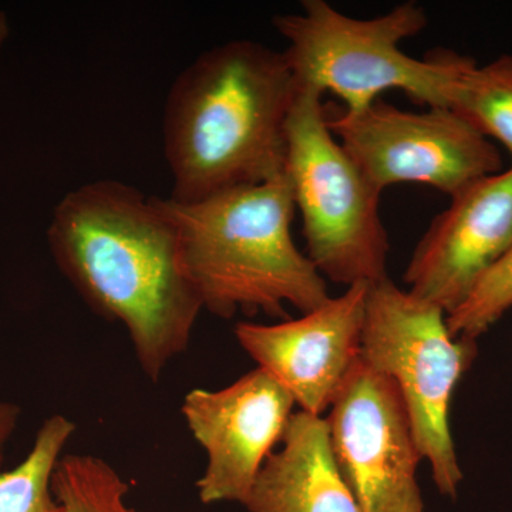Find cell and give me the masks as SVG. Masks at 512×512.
<instances>
[{
  "label": "cell",
  "instance_id": "cell-5",
  "mask_svg": "<svg viewBox=\"0 0 512 512\" xmlns=\"http://www.w3.org/2000/svg\"><path fill=\"white\" fill-rule=\"evenodd\" d=\"M323 94L298 89L286 127L285 174L308 258L333 284L387 278L390 242L375 185L328 127Z\"/></svg>",
  "mask_w": 512,
  "mask_h": 512
},
{
  "label": "cell",
  "instance_id": "cell-10",
  "mask_svg": "<svg viewBox=\"0 0 512 512\" xmlns=\"http://www.w3.org/2000/svg\"><path fill=\"white\" fill-rule=\"evenodd\" d=\"M367 291V284L349 286L315 311L276 325L239 322L235 338L299 410L322 416L359 362Z\"/></svg>",
  "mask_w": 512,
  "mask_h": 512
},
{
  "label": "cell",
  "instance_id": "cell-1",
  "mask_svg": "<svg viewBox=\"0 0 512 512\" xmlns=\"http://www.w3.org/2000/svg\"><path fill=\"white\" fill-rule=\"evenodd\" d=\"M47 244L80 298L126 329L144 376L160 382L204 311L160 198L116 180L80 185L57 202Z\"/></svg>",
  "mask_w": 512,
  "mask_h": 512
},
{
  "label": "cell",
  "instance_id": "cell-3",
  "mask_svg": "<svg viewBox=\"0 0 512 512\" xmlns=\"http://www.w3.org/2000/svg\"><path fill=\"white\" fill-rule=\"evenodd\" d=\"M160 201L205 311L289 319L286 305L308 313L329 301L326 279L293 242L296 208L285 173L201 201Z\"/></svg>",
  "mask_w": 512,
  "mask_h": 512
},
{
  "label": "cell",
  "instance_id": "cell-17",
  "mask_svg": "<svg viewBox=\"0 0 512 512\" xmlns=\"http://www.w3.org/2000/svg\"><path fill=\"white\" fill-rule=\"evenodd\" d=\"M20 419V407L18 404L2 402L0 400V467L5 460V448L10 437L15 433Z\"/></svg>",
  "mask_w": 512,
  "mask_h": 512
},
{
  "label": "cell",
  "instance_id": "cell-12",
  "mask_svg": "<svg viewBox=\"0 0 512 512\" xmlns=\"http://www.w3.org/2000/svg\"><path fill=\"white\" fill-rule=\"evenodd\" d=\"M244 505L249 512H363L336 464L328 423L302 410L292 414Z\"/></svg>",
  "mask_w": 512,
  "mask_h": 512
},
{
  "label": "cell",
  "instance_id": "cell-4",
  "mask_svg": "<svg viewBox=\"0 0 512 512\" xmlns=\"http://www.w3.org/2000/svg\"><path fill=\"white\" fill-rule=\"evenodd\" d=\"M301 13L272 19L288 46L284 50L296 89L332 93L356 113L386 90H402L427 109L451 106L463 74L476 64L456 52L414 59L400 47L426 29V9L404 2L372 19H357L325 0H303Z\"/></svg>",
  "mask_w": 512,
  "mask_h": 512
},
{
  "label": "cell",
  "instance_id": "cell-11",
  "mask_svg": "<svg viewBox=\"0 0 512 512\" xmlns=\"http://www.w3.org/2000/svg\"><path fill=\"white\" fill-rule=\"evenodd\" d=\"M511 245L512 165L451 195L414 249L404 282L450 315Z\"/></svg>",
  "mask_w": 512,
  "mask_h": 512
},
{
  "label": "cell",
  "instance_id": "cell-6",
  "mask_svg": "<svg viewBox=\"0 0 512 512\" xmlns=\"http://www.w3.org/2000/svg\"><path fill=\"white\" fill-rule=\"evenodd\" d=\"M476 355L477 342L454 338L439 306L397 288L389 276L369 285L360 360L396 384L420 456L451 498L463 481L448 419L451 397Z\"/></svg>",
  "mask_w": 512,
  "mask_h": 512
},
{
  "label": "cell",
  "instance_id": "cell-16",
  "mask_svg": "<svg viewBox=\"0 0 512 512\" xmlns=\"http://www.w3.org/2000/svg\"><path fill=\"white\" fill-rule=\"evenodd\" d=\"M512 308V245L474 285L456 311L447 315L454 338L477 342Z\"/></svg>",
  "mask_w": 512,
  "mask_h": 512
},
{
  "label": "cell",
  "instance_id": "cell-15",
  "mask_svg": "<svg viewBox=\"0 0 512 512\" xmlns=\"http://www.w3.org/2000/svg\"><path fill=\"white\" fill-rule=\"evenodd\" d=\"M53 493L64 512H136L126 478L93 454H63L53 474Z\"/></svg>",
  "mask_w": 512,
  "mask_h": 512
},
{
  "label": "cell",
  "instance_id": "cell-2",
  "mask_svg": "<svg viewBox=\"0 0 512 512\" xmlns=\"http://www.w3.org/2000/svg\"><path fill=\"white\" fill-rule=\"evenodd\" d=\"M296 89L284 53L231 40L178 74L165 101L171 200L195 202L285 173Z\"/></svg>",
  "mask_w": 512,
  "mask_h": 512
},
{
  "label": "cell",
  "instance_id": "cell-9",
  "mask_svg": "<svg viewBox=\"0 0 512 512\" xmlns=\"http://www.w3.org/2000/svg\"><path fill=\"white\" fill-rule=\"evenodd\" d=\"M291 394L256 367L220 390L192 389L181 413L207 453L197 491L205 505L247 501L293 414Z\"/></svg>",
  "mask_w": 512,
  "mask_h": 512
},
{
  "label": "cell",
  "instance_id": "cell-14",
  "mask_svg": "<svg viewBox=\"0 0 512 512\" xmlns=\"http://www.w3.org/2000/svg\"><path fill=\"white\" fill-rule=\"evenodd\" d=\"M450 109L483 136L503 144L512 157V56L468 69L457 83Z\"/></svg>",
  "mask_w": 512,
  "mask_h": 512
},
{
  "label": "cell",
  "instance_id": "cell-8",
  "mask_svg": "<svg viewBox=\"0 0 512 512\" xmlns=\"http://www.w3.org/2000/svg\"><path fill=\"white\" fill-rule=\"evenodd\" d=\"M340 474L363 512H424L423 458L396 384L359 359L326 417Z\"/></svg>",
  "mask_w": 512,
  "mask_h": 512
},
{
  "label": "cell",
  "instance_id": "cell-7",
  "mask_svg": "<svg viewBox=\"0 0 512 512\" xmlns=\"http://www.w3.org/2000/svg\"><path fill=\"white\" fill-rule=\"evenodd\" d=\"M328 127L380 192L419 183L451 197L503 168L493 141L450 107L406 111L379 99L328 116Z\"/></svg>",
  "mask_w": 512,
  "mask_h": 512
},
{
  "label": "cell",
  "instance_id": "cell-13",
  "mask_svg": "<svg viewBox=\"0 0 512 512\" xmlns=\"http://www.w3.org/2000/svg\"><path fill=\"white\" fill-rule=\"evenodd\" d=\"M74 433L76 424L63 414L43 421L28 456L0 473V512H64L53 493V474Z\"/></svg>",
  "mask_w": 512,
  "mask_h": 512
},
{
  "label": "cell",
  "instance_id": "cell-18",
  "mask_svg": "<svg viewBox=\"0 0 512 512\" xmlns=\"http://www.w3.org/2000/svg\"><path fill=\"white\" fill-rule=\"evenodd\" d=\"M10 36V22L8 15L0 10V49L5 46Z\"/></svg>",
  "mask_w": 512,
  "mask_h": 512
}]
</instances>
